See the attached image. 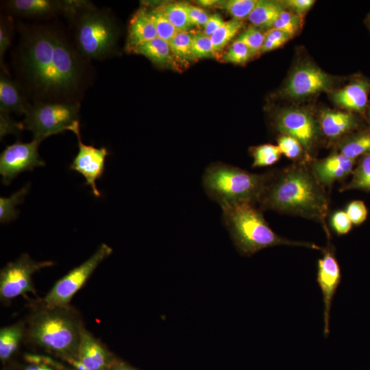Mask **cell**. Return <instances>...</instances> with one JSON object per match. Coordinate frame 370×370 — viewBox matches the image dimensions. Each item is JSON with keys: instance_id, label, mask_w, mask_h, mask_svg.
<instances>
[{"instance_id": "cell-1", "label": "cell", "mask_w": 370, "mask_h": 370, "mask_svg": "<svg viewBox=\"0 0 370 370\" xmlns=\"http://www.w3.org/2000/svg\"><path fill=\"white\" fill-rule=\"evenodd\" d=\"M18 42L12 64L31 103H79L92 84L90 61L78 51L60 22H17Z\"/></svg>"}, {"instance_id": "cell-7", "label": "cell", "mask_w": 370, "mask_h": 370, "mask_svg": "<svg viewBox=\"0 0 370 370\" xmlns=\"http://www.w3.org/2000/svg\"><path fill=\"white\" fill-rule=\"evenodd\" d=\"M79 103H31L22 122L23 128L40 141L65 130L75 133L79 130Z\"/></svg>"}, {"instance_id": "cell-24", "label": "cell", "mask_w": 370, "mask_h": 370, "mask_svg": "<svg viewBox=\"0 0 370 370\" xmlns=\"http://www.w3.org/2000/svg\"><path fill=\"white\" fill-rule=\"evenodd\" d=\"M26 323L17 322L0 329V360L5 362L17 351L25 336Z\"/></svg>"}, {"instance_id": "cell-44", "label": "cell", "mask_w": 370, "mask_h": 370, "mask_svg": "<svg viewBox=\"0 0 370 370\" xmlns=\"http://www.w3.org/2000/svg\"><path fill=\"white\" fill-rule=\"evenodd\" d=\"M185 7L193 25L204 27L206 24L209 16L202 8L185 3Z\"/></svg>"}, {"instance_id": "cell-48", "label": "cell", "mask_w": 370, "mask_h": 370, "mask_svg": "<svg viewBox=\"0 0 370 370\" xmlns=\"http://www.w3.org/2000/svg\"><path fill=\"white\" fill-rule=\"evenodd\" d=\"M24 370H55L54 369L42 364H33L26 366Z\"/></svg>"}, {"instance_id": "cell-28", "label": "cell", "mask_w": 370, "mask_h": 370, "mask_svg": "<svg viewBox=\"0 0 370 370\" xmlns=\"http://www.w3.org/2000/svg\"><path fill=\"white\" fill-rule=\"evenodd\" d=\"M144 7L155 26L157 37L169 43L178 31L169 21L161 6L145 5Z\"/></svg>"}, {"instance_id": "cell-9", "label": "cell", "mask_w": 370, "mask_h": 370, "mask_svg": "<svg viewBox=\"0 0 370 370\" xmlns=\"http://www.w3.org/2000/svg\"><path fill=\"white\" fill-rule=\"evenodd\" d=\"M273 123L280 134L297 139L312 158L321 140L318 119L310 112L301 108H284L275 115Z\"/></svg>"}, {"instance_id": "cell-32", "label": "cell", "mask_w": 370, "mask_h": 370, "mask_svg": "<svg viewBox=\"0 0 370 370\" xmlns=\"http://www.w3.org/2000/svg\"><path fill=\"white\" fill-rule=\"evenodd\" d=\"M193 34L188 32H177L169 43L172 55L182 62L193 59Z\"/></svg>"}, {"instance_id": "cell-38", "label": "cell", "mask_w": 370, "mask_h": 370, "mask_svg": "<svg viewBox=\"0 0 370 370\" xmlns=\"http://www.w3.org/2000/svg\"><path fill=\"white\" fill-rule=\"evenodd\" d=\"M215 55L210 36L204 32L193 34L192 41L193 59L212 58Z\"/></svg>"}, {"instance_id": "cell-46", "label": "cell", "mask_w": 370, "mask_h": 370, "mask_svg": "<svg viewBox=\"0 0 370 370\" xmlns=\"http://www.w3.org/2000/svg\"><path fill=\"white\" fill-rule=\"evenodd\" d=\"M224 22L223 18L219 14H212L209 16L203 32L210 37L223 25Z\"/></svg>"}, {"instance_id": "cell-26", "label": "cell", "mask_w": 370, "mask_h": 370, "mask_svg": "<svg viewBox=\"0 0 370 370\" xmlns=\"http://www.w3.org/2000/svg\"><path fill=\"white\" fill-rule=\"evenodd\" d=\"M351 176V180L339 188L341 192L360 190L370 193V153L356 160Z\"/></svg>"}, {"instance_id": "cell-12", "label": "cell", "mask_w": 370, "mask_h": 370, "mask_svg": "<svg viewBox=\"0 0 370 370\" xmlns=\"http://www.w3.org/2000/svg\"><path fill=\"white\" fill-rule=\"evenodd\" d=\"M41 142L37 139L30 143L17 140L4 149L0 155V173L4 184H9L23 171H32L45 164L38 151Z\"/></svg>"}, {"instance_id": "cell-37", "label": "cell", "mask_w": 370, "mask_h": 370, "mask_svg": "<svg viewBox=\"0 0 370 370\" xmlns=\"http://www.w3.org/2000/svg\"><path fill=\"white\" fill-rule=\"evenodd\" d=\"M236 40L243 42L248 47L253 56H255L260 53L264 40V34L258 27L251 25L242 32Z\"/></svg>"}, {"instance_id": "cell-25", "label": "cell", "mask_w": 370, "mask_h": 370, "mask_svg": "<svg viewBox=\"0 0 370 370\" xmlns=\"http://www.w3.org/2000/svg\"><path fill=\"white\" fill-rule=\"evenodd\" d=\"M282 10L279 1L258 0L247 19L254 26L271 29Z\"/></svg>"}, {"instance_id": "cell-41", "label": "cell", "mask_w": 370, "mask_h": 370, "mask_svg": "<svg viewBox=\"0 0 370 370\" xmlns=\"http://www.w3.org/2000/svg\"><path fill=\"white\" fill-rule=\"evenodd\" d=\"M352 224L359 225L367 217L368 210L365 203L361 200L351 201L345 210Z\"/></svg>"}, {"instance_id": "cell-21", "label": "cell", "mask_w": 370, "mask_h": 370, "mask_svg": "<svg viewBox=\"0 0 370 370\" xmlns=\"http://www.w3.org/2000/svg\"><path fill=\"white\" fill-rule=\"evenodd\" d=\"M158 36L155 26L144 6L130 20L125 49L130 53L136 47Z\"/></svg>"}, {"instance_id": "cell-18", "label": "cell", "mask_w": 370, "mask_h": 370, "mask_svg": "<svg viewBox=\"0 0 370 370\" xmlns=\"http://www.w3.org/2000/svg\"><path fill=\"white\" fill-rule=\"evenodd\" d=\"M76 359L88 370H110L116 358L84 326Z\"/></svg>"}, {"instance_id": "cell-23", "label": "cell", "mask_w": 370, "mask_h": 370, "mask_svg": "<svg viewBox=\"0 0 370 370\" xmlns=\"http://www.w3.org/2000/svg\"><path fill=\"white\" fill-rule=\"evenodd\" d=\"M130 53L142 55L160 66L174 64L169 44L159 37L138 45Z\"/></svg>"}, {"instance_id": "cell-33", "label": "cell", "mask_w": 370, "mask_h": 370, "mask_svg": "<svg viewBox=\"0 0 370 370\" xmlns=\"http://www.w3.org/2000/svg\"><path fill=\"white\" fill-rule=\"evenodd\" d=\"M14 24L13 17L8 14H1L0 19V66L3 73L8 75L5 66L4 57L8 49L10 47L14 34Z\"/></svg>"}, {"instance_id": "cell-42", "label": "cell", "mask_w": 370, "mask_h": 370, "mask_svg": "<svg viewBox=\"0 0 370 370\" xmlns=\"http://www.w3.org/2000/svg\"><path fill=\"white\" fill-rule=\"evenodd\" d=\"M330 225L336 234L344 235L351 230L353 224L345 211L337 210L331 216Z\"/></svg>"}, {"instance_id": "cell-39", "label": "cell", "mask_w": 370, "mask_h": 370, "mask_svg": "<svg viewBox=\"0 0 370 370\" xmlns=\"http://www.w3.org/2000/svg\"><path fill=\"white\" fill-rule=\"evenodd\" d=\"M253 57L252 53L243 42L235 40L223 56V59L230 63L243 64Z\"/></svg>"}, {"instance_id": "cell-2", "label": "cell", "mask_w": 370, "mask_h": 370, "mask_svg": "<svg viewBox=\"0 0 370 370\" xmlns=\"http://www.w3.org/2000/svg\"><path fill=\"white\" fill-rule=\"evenodd\" d=\"M259 208L299 216L319 223L330 239L326 223L330 201L325 188L316 179L308 164L293 163L271 171L258 202Z\"/></svg>"}, {"instance_id": "cell-27", "label": "cell", "mask_w": 370, "mask_h": 370, "mask_svg": "<svg viewBox=\"0 0 370 370\" xmlns=\"http://www.w3.org/2000/svg\"><path fill=\"white\" fill-rule=\"evenodd\" d=\"M278 146L282 154L294 161V163L308 164L313 159L302 145L292 136L280 134L278 138Z\"/></svg>"}, {"instance_id": "cell-40", "label": "cell", "mask_w": 370, "mask_h": 370, "mask_svg": "<svg viewBox=\"0 0 370 370\" xmlns=\"http://www.w3.org/2000/svg\"><path fill=\"white\" fill-rule=\"evenodd\" d=\"M292 37L290 34L281 30L271 28L264 34V40L260 53L276 49L285 44Z\"/></svg>"}, {"instance_id": "cell-36", "label": "cell", "mask_w": 370, "mask_h": 370, "mask_svg": "<svg viewBox=\"0 0 370 370\" xmlns=\"http://www.w3.org/2000/svg\"><path fill=\"white\" fill-rule=\"evenodd\" d=\"M303 17L286 10H282L273 23L272 28L295 36L301 28Z\"/></svg>"}, {"instance_id": "cell-43", "label": "cell", "mask_w": 370, "mask_h": 370, "mask_svg": "<svg viewBox=\"0 0 370 370\" xmlns=\"http://www.w3.org/2000/svg\"><path fill=\"white\" fill-rule=\"evenodd\" d=\"M284 10L303 17L312 7L314 0H283L279 1Z\"/></svg>"}, {"instance_id": "cell-14", "label": "cell", "mask_w": 370, "mask_h": 370, "mask_svg": "<svg viewBox=\"0 0 370 370\" xmlns=\"http://www.w3.org/2000/svg\"><path fill=\"white\" fill-rule=\"evenodd\" d=\"M323 256L317 263V281L320 286L324 303V334L330 333V313L333 297L341 282V269L335 251L329 241L322 250Z\"/></svg>"}, {"instance_id": "cell-17", "label": "cell", "mask_w": 370, "mask_h": 370, "mask_svg": "<svg viewBox=\"0 0 370 370\" xmlns=\"http://www.w3.org/2000/svg\"><path fill=\"white\" fill-rule=\"evenodd\" d=\"M321 136L338 142L347 135L362 127L361 120L355 113L324 109L318 118Z\"/></svg>"}, {"instance_id": "cell-11", "label": "cell", "mask_w": 370, "mask_h": 370, "mask_svg": "<svg viewBox=\"0 0 370 370\" xmlns=\"http://www.w3.org/2000/svg\"><path fill=\"white\" fill-rule=\"evenodd\" d=\"M332 78L317 66L304 63L297 66L282 89L283 95L292 99H302L329 90Z\"/></svg>"}, {"instance_id": "cell-10", "label": "cell", "mask_w": 370, "mask_h": 370, "mask_svg": "<svg viewBox=\"0 0 370 370\" xmlns=\"http://www.w3.org/2000/svg\"><path fill=\"white\" fill-rule=\"evenodd\" d=\"M53 264L52 261H35L27 254L8 263L0 271V299L8 302L21 295L36 291L32 281L33 274Z\"/></svg>"}, {"instance_id": "cell-16", "label": "cell", "mask_w": 370, "mask_h": 370, "mask_svg": "<svg viewBox=\"0 0 370 370\" xmlns=\"http://www.w3.org/2000/svg\"><path fill=\"white\" fill-rule=\"evenodd\" d=\"M356 160L336 151L322 159L313 158L308 164L318 182L325 188L352 175Z\"/></svg>"}, {"instance_id": "cell-50", "label": "cell", "mask_w": 370, "mask_h": 370, "mask_svg": "<svg viewBox=\"0 0 370 370\" xmlns=\"http://www.w3.org/2000/svg\"><path fill=\"white\" fill-rule=\"evenodd\" d=\"M367 112H368V115H369V117L370 119V101L369 103V105H368V107H367Z\"/></svg>"}, {"instance_id": "cell-51", "label": "cell", "mask_w": 370, "mask_h": 370, "mask_svg": "<svg viewBox=\"0 0 370 370\" xmlns=\"http://www.w3.org/2000/svg\"><path fill=\"white\" fill-rule=\"evenodd\" d=\"M367 25H368V26H369V27L370 29V13H369V14L368 16V18H367Z\"/></svg>"}, {"instance_id": "cell-20", "label": "cell", "mask_w": 370, "mask_h": 370, "mask_svg": "<svg viewBox=\"0 0 370 370\" xmlns=\"http://www.w3.org/2000/svg\"><path fill=\"white\" fill-rule=\"evenodd\" d=\"M31 103L23 88L8 75H0V114H25Z\"/></svg>"}, {"instance_id": "cell-5", "label": "cell", "mask_w": 370, "mask_h": 370, "mask_svg": "<svg viewBox=\"0 0 370 370\" xmlns=\"http://www.w3.org/2000/svg\"><path fill=\"white\" fill-rule=\"evenodd\" d=\"M222 208L224 225L238 251L250 256L268 247L278 245L300 246L322 251L323 247L316 244L295 241L282 237L269 227L262 211L251 203L225 204Z\"/></svg>"}, {"instance_id": "cell-6", "label": "cell", "mask_w": 370, "mask_h": 370, "mask_svg": "<svg viewBox=\"0 0 370 370\" xmlns=\"http://www.w3.org/2000/svg\"><path fill=\"white\" fill-rule=\"evenodd\" d=\"M270 175L271 171L257 174L217 162L206 169L202 184L207 195L221 206L244 202L256 204Z\"/></svg>"}, {"instance_id": "cell-49", "label": "cell", "mask_w": 370, "mask_h": 370, "mask_svg": "<svg viewBox=\"0 0 370 370\" xmlns=\"http://www.w3.org/2000/svg\"><path fill=\"white\" fill-rule=\"evenodd\" d=\"M197 3L204 7H210L217 4H222L223 1L216 0H201L197 1Z\"/></svg>"}, {"instance_id": "cell-34", "label": "cell", "mask_w": 370, "mask_h": 370, "mask_svg": "<svg viewBox=\"0 0 370 370\" xmlns=\"http://www.w3.org/2000/svg\"><path fill=\"white\" fill-rule=\"evenodd\" d=\"M28 185L23 187L10 197L0 198V221L2 223L10 222L16 218L18 210L15 206L23 201L27 191Z\"/></svg>"}, {"instance_id": "cell-13", "label": "cell", "mask_w": 370, "mask_h": 370, "mask_svg": "<svg viewBox=\"0 0 370 370\" xmlns=\"http://www.w3.org/2000/svg\"><path fill=\"white\" fill-rule=\"evenodd\" d=\"M73 0H10L3 1L6 14L12 17L47 21L65 16Z\"/></svg>"}, {"instance_id": "cell-52", "label": "cell", "mask_w": 370, "mask_h": 370, "mask_svg": "<svg viewBox=\"0 0 370 370\" xmlns=\"http://www.w3.org/2000/svg\"><path fill=\"white\" fill-rule=\"evenodd\" d=\"M2 370H8V369L5 368V369H2Z\"/></svg>"}, {"instance_id": "cell-47", "label": "cell", "mask_w": 370, "mask_h": 370, "mask_svg": "<svg viewBox=\"0 0 370 370\" xmlns=\"http://www.w3.org/2000/svg\"><path fill=\"white\" fill-rule=\"evenodd\" d=\"M110 370H138V369L130 365L127 362L116 358Z\"/></svg>"}, {"instance_id": "cell-8", "label": "cell", "mask_w": 370, "mask_h": 370, "mask_svg": "<svg viewBox=\"0 0 370 370\" xmlns=\"http://www.w3.org/2000/svg\"><path fill=\"white\" fill-rule=\"evenodd\" d=\"M112 252L106 244H101L86 261L75 267L58 280L42 301L49 308L66 307L76 293L82 287L97 266Z\"/></svg>"}, {"instance_id": "cell-45", "label": "cell", "mask_w": 370, "mask_h": 370, "mask_svg": "<svg viewBox=\"0 0 370 370\" xmlns=\"http://www.w3.org/2000/svg\"><path fill=\"white\" fill-rule=\"evenodd\" d=\"M22 123H18L12 119L9 115L0 114V135L1 138L8 134H18L23 130Z\"/></svg>"}, {"instance_id": "cell-31", "label": "cell", "mask_w": 370, "mask_h": 370, "mask_svg": "<svg viewBox=\"0 0 370 370\" xmlns=\"http://www.w3.org/2000/svg\"><path fill=\"white\" fill-rule=\"evenodd\" d=\"M253 158V168L273 165L282 156V152L278 145L264 144L251 147L249 150Z\"/></svg>"}, {"instance_id": "cell-35", "label": "cell", "mask_w": 370, "mask_h": 370, "mask_svg": "<svg viewBox=\"0 0 370 370\" xmlns=\"http://www.w3.org/2000/svg\"><path fill=\"white\" fill-rule=\"evenodd\" d=\"M258 0H229L223 1V9L233 18L242 20L247 18L257 5Z\"/></svg>"}, {"instance_id": "cell-22", "label": "cell", "mask_w": 370, "mask_h": 370, "mask_svg": "<svg viewBox=\"0 0 370 370\" xmlns=\"http://www.w3.org/2000/svg\"><path fill=\"white\" fill-rule=\"evenodd\" d=\"M341 154L357 160L370 153V127L360 128L336 143V150Z\"/></svg>"}, {"instance_id": "cell-4", "label": "cell", "mask_w": 370, "mask_h": 370, "mask_svg": "<svg viewBox=\"0 0 370 370\" xmlns=\"http://www.w3.org/2000/svg\"><path fill=\"white\" fill-rule=\"evenodd\" d=\"M80 54L86 60H103L116 52L119 29L108 8L84 0H73L64 16Z\"/></svg>"}, {"instance_id": "cell-19", "label": "cell", "mask_w": 370, "mask_h": 370, "mask_svg": "<svg viewBox=\"0 0 370 370\" xmlns=\"http://www.w3.org/2000/svg\"><path fill=\"white\" fill-rule=\"evenodd\" d=\"M370 80L360 77L354 79L343 88L332 93L333 102L353 113L363 114L369 105Z\"/></svg>"}, {"instance_id": "cell-29", "label": "cell", "mask_w": 370, "mask_h": 370, "mask_svg": "<svg viewBox=\"0 0 370 370\" xmlns=\"http://www.w3.org/2000/svg\"><path fill=\"white\" fill-rule=\"evenodd\" d=\"M243 26L244 22L242 20L232 18L225 21L223 25L210 36L215 53H219Z\"/></svg>"}, {"instance_id": "cell-30", "label": "cell", "mask_w": 370, "mask_h": 370, "mask_svg": "<svg viewBox=\"0 0 370 370\" xmlns=\"http://www.w3.org/2000/svg\"><path fill=\"white\" fill-rule=\"evenodd\" d=\"M160 6L169 21L178 32H188L193 27L184 3H170Z\"/></svg>"}, {"instance_id": "cell-3", "label": "cell", "mask_w": 370, "mask_h": 370, "mask_svg": "<svg viewBox=\"0 0 370 370\" xmlns=\"http://www.w3.org/2000/svg\"><path fill=\"white\" fill-rule=\"evenodd\" d=\"M25 323V336L32 344L66 362L76 359L84 325L70 305L49 308L42 304Z\"/></svg>"}, {"instance_id": "cell-15", "label": "cell", "mask_w": 370, "mask_h": 370, "mask_svg": "<svg viewBox=\"0 0 370 370\" xmlns=\"http://www.w3.org/2000/svg\"><path fill=\"white\" fill-rule=\"evenodd\" d=\"M77 137L79 151L73 159L70 169L81 173L86 179L95 197L101 195L97 188L96 181L103 175L105 161L109 154L106 147L96 148L82 143L79 130L74 133Z\"/></svg>"}]
</instances>
